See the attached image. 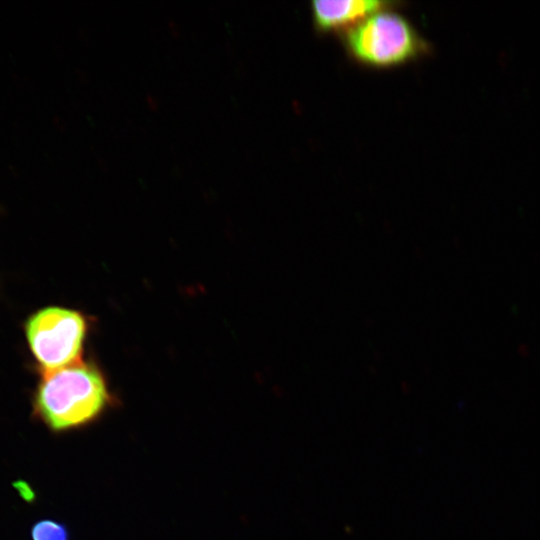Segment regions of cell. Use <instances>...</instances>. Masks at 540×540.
<instances>
[{
    "label": "cell",
    "mask_w": 540,
    "mask_h": 540,
    "mask_svg": "<svg viewBox=\"0 0 540 540\" xmlns=\"http://www.w3.org/2000/svg\"><path fill=\"white\" fill-rule=\"evenodd\" d=\"M89 328L84 313L61 306L35 312L25 325L30 351L42 371L81 361Z\"/></svg>",
    "instance_id": "obj_3"
},
{
    "label": "cell",
    "mask_w": 540,
    "mask_h": 540,
    "mask_svg": "<svg viewBox=\"0 0 540 540\" xmlns=\"http://www.w3.org/2000/svg\"><path fill=\"white\" fill-rule=\"evenodd\" d=\"M119 404L102 369L91 360L42 371L32 399V415L61 435L99 422Z\"/></svg>",
    "instance_id": "obj_1"
},
{
    "label": "cell",
    "mask_w": 540,
    "mask_h": 540,
    "mask_svg": "<svg viewBox=\"0 0 540 540\" xmlns=\"http://www.w3.org/2000/svg\"><path fill=\"white\" fill-rule=\"evenodd\" d=\"M392 2L377 0L313 1L311 15L318 31L351 28L369 15L389 8Z\"/></svg>",
    "instance_id": "obj_4"
},
{
    "label": "cell",
    "mask_w": 540,
    "mask_h": 540,
    "mask_svg": "<svg viewBox=\"0 0 540 540\" xmlns=\"http://www.w3.org/2000/svg\"><path fill=\"white\" fill-rule=\"evenodd\" d=\"M31 540H71L66 524L54 519L36 521L30 529Z\"/></svg>",
    "instance_id": "obj_5"
},
{
    "label": "cell",
    "mask_w": 540,
    "mask_h": 540,
    "mask_svg": "<svg viewBox=\"0 0 540 540\" xmlns=\"http://www.w3.org/2000/svg\"><path fill=\"white\" fill-rule=\"evenodd\" d=\"M344 43L352 58L374 68L403 65L430 50L411 22L391 8L377 11L349 28Z\"/></svg>",
    "instance_id": "obj_2"
}]
</instances>
